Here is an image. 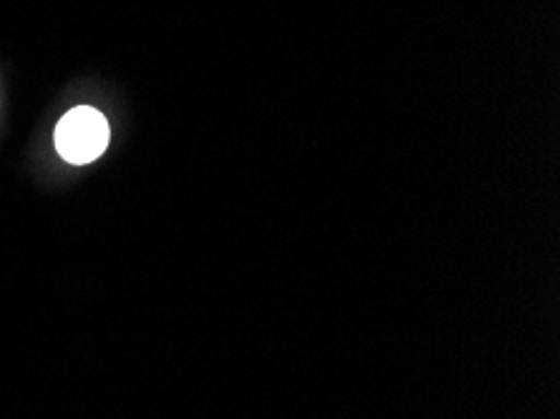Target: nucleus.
Returning <instances> with one entry per match:
<instances>
[{
	"instance_id": "obj_1",
	"label": "nucleus",
	"mask_w": 560,
	"mask_h": 419,
	"mask_svg": "<svg viewBox=\"0 0 560 419\" xmlns=\"http://www.w3.org/2000/svg\"><path fill=\"white\" fill-rule=\"evenodd\" d=\"M108 141H112V131H108L106 116L91 106L68 110L56 126V149L61 159L73 166H86L104 156Z\"/></svg>"
}]
</instances>
